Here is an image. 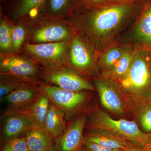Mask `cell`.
Instances as JSON below:
<instances>
[{
    "instance_id": "cell-32",
    "label": "cell",
    "mask_w": 151,
    "mask_h": 151,
    "mask_svg": "<svg viewBox=\"0 0 151 151\" xmlns=\"http://www.w3.org/2000/svg\"><path fill=\"white\" fill-rule=\"evenodd\" d=\"M0 1H1V4H2V5L6 3V0H0Z\"/></svg>"
},
{
    "instance_id": "cell-15",
    "label": "cell",
    "mask_w": 151,
    "mask_h": 151,
    "mask_svg": "<svg viewBox=\"0 0 151 151\" xmlns=\"http://www.w3.org/2000/svg\"><path fill=\"white\" fill-rule=\"evenodd\" d=\"M128 112L141 130L148 134H151V100H144L125 96Z\"/></svg>"
},
{
    "instance_id": "cell-31",
    "label": "cell",
    "mask_w": 151,
    "mask_h": 151,
    "mask_svg": "<svg viewBox=\"0 0 151 151\" xmlns=\"http://www.w3.org/2000/svg\"><path fill=\"white\" fill-rule=\"evenodd\" d=\"M142 0H111L112 1L122 2H134Z\"/></svg>"
},
{
    "instance_id": "cell-5",
    "label": "cell",
    "mask_w": 151,
    "mask_h": 151,
    "mask_svg": "<svg viewBox=\"0 0 151 151\" xmlns=\"http://www.w3.org/2000/svg\"><path fill=\"white\" fill-rule=\"evenodd\" d=\"M100 53L87 40L76 33L70 42L65 66L91 80L101 74L97 64Z\"/></svg>"
},
{
    "instance_id": "cell-28",
    "label": "cell",
    "mask_w": 151,
    "mask_h": 151,
    "mask_svg": "<svg viewBox=\"0 0 151 151\" xmlns=\"http://www.w3.org/2000/svg\"><path fill=\"white\" fill-rule=\"evenodd\" d=\"M122 150L119 149L108 148L102 147L96 143L92 142L84 139L83 145L80 151H121Z\"/></svg>"
},
{
    "instance_id": "cell-13",
    "label": "cell",
    "mask_w": 151,
    "mask_h": 151,
    "mask_svg": "<svg viewBox=\"0 0 151 151\" xmlns=\"http://www.w3.org/2000/svg\"><path fill=\"white\" fill-rule=\"evenodd\" d=\"M88 117L85 112L69 122L63 134L55 138L56 151H80Z\"/></svg>"
},
{
    "instance_id": "cell-1",
    "label": "cell",
    "mask_w": 151,
    "mask_h": 151,
    "mask_svg": "<svg viewBox=\"0 0 151 151\" xmlns=\"http://www.w3.org/2000/svg\"><path fill=\"white\" fill-rule=\"evenodd\" d=\"M146 0L134 2L111 1L94 8L84 6L66 18L76 32L101 52L119 41L140 12Z\"/></svg>"
},
{
    "instance_id": "cell-10",
    "label": "cell",
    "mask_w": 151,
    "mask_h": 151,
    "mask_svg": "<svg viewBox=\"0 0 151 151\" xmlns=\"http://www.w3.org/2000/svg\"><path fill=\"white\" fill-rule=\"evenodd\" d=\"M90 81L98 93L100 103L105 109L122 117L128 114L124 90L118 81L101 75Z\"/></svg>"
},
{
    "instance_id": "cell-27",
    "label": "cell",
    "mask_w": 151,
    "mask_h": 151,
    "mask_svg": "<svg viewBox=\"0 0 151 151\" xmlns=\"http://www.w3.org/2000/svg\"><path fill=\"white\" fill-rule=\"evenodd\" d=\"M1 146V151H29L25 136L7 141Z\"/></svg>"
},
{
    "instance_id": "cell-24",
    "label": "cell",
    "mask_w": 151,
    "mask_h": 151,
    "mask_svg": "<svg viewBox=\"0 0 151 151\" xmlns=\"http://www.w3.org/2000/svg\"><path fill=\"white\" fill-rule=\"evenodd\" d=\"M41 84L24 78L0 74V101L7 94L15 90L37 86Z\"/></svg>"
},
{
    "instance_id": "cell-14",
    "label": "cell",
    "mask_w": 151,
    "mask_h": 151,
    "mask_svg": "<svg viewBox=\"0 0 151 151\" xmlns=\"http://www.w3.org/2000/svg\"><path fill=\"white\" fill-rule=\"evenodd\" d=\"M35 128L37 127L29 116L17 112L4 111L2 115L1 146L7 141L25 136Z\"/></svg>"
},
{
    "instance_id": "cell-33",
    "label": "cell",
    "mask_w": 151,
    "mask_h": 151,
    "mask_svg": "<svg viewBox=\"0 0 151 151\" xmlns=\"http://www.w3.org/2000/svg\"><path fill=\"white\" fill-rule=\"evenodd\" d=\"M11 1V0H6V3H5V4H6V3H8L10 1Z\"/></svg>"
},
{
    "instance_id": "cell-4",
    "label": "cell",
    "mask_w": 151,
    "mask_h": 151,
    "mask_svg": "<svg viewBox=\"0 0 151 151\" xmlns=\"http://www.w3.org/2000/svg\"><path fill=\"white\" fill-rule=\"evenodd\" d=\"M27 42L32 44L70 40L76 34L67 19L45 14L26 23Z\"/></svg>"
},
{
    "instance_id": "cell-2",
    "label": "cell",
    "mask_w": 151,
    "mask_h": 151,
    "mask_svg": "<svg viewBox=\"0 0 151 151\" xmlns=\"http://www.w3.org/2000/svg\"><path fill=\"white\" fill-rule=\"evenodd\" d=\"M137 47L129 70L117 81L125 96L151 100V49Z\"/></svg>"
},
{
    "instance_id": "cell-29",
    "label": "cell",
    "mask_w": 151,
    "mask_h": 151,
    "mask_svg": "<svg viewBox=\"0 0 151 151\" xmlns=\"http://www.w3.org/2000/svg\"><path fill=\"white\" fill-rule=\"evenodd\" d=\"M111 0H83V4L86 8H94L105 4Z\"/></svg>"
},
{
    "instance_id": "cell-12",
    "label": "cell",
    "mask_w": 151,
    "mask_h": 151,
    "mask_svg": "<svg viewBox=\"0 0 151 151\" xmlns=\"http://www.w3.org/2000/svg\"><path fill=\"white\" fill-rule=\"evenodd\" d=\"M48 0H11L1 8L13 22H27L46 14Z\"/></svg>"
},
{
    "instance_id": "cell-35",
    "label": "cell",
    "mask_w": 151,
    "mask_h": 151,
    "mask_svg": "<svg viewBox=\"0 0 151 151\" xmlns=\"http://www.w3.org/2000/svg\"><path fill=\"white\" fill-rule=\"evenodd\" d=\"M123 151V150H122V151Z\"/></svg>"
},
{
    "instance_id": "cell-9",
    "label": "cell",
    "mask_w": 151,
    "mask_h": 151,
    "mask_svg": "<svg viewBox=\"0 0 151 151\" xmlns=\"http://www.w3.org/2000/svg\"><path fill=\"white\" fill-rule=\"evenodd\" d=\"M0 74L43 83L41 79V67L23 52H0Z\"/></svg>"
},
{
    "instance_id": "cell-11",
    "label": "cell",
    "mask_w": 151,
    "mask_h": 151,
    "mask_svg": "<svg viewBox=\"0 0 151 151\" xmlns=\"http://www.w3.org/2000/svg\"><path fill=\"white\" fill-rule=\"evenodd\" d=\"M119 41L151 49V0L145 1L137 17Z\"/></svg>"
},
{
    "instance_id": "cell-23",
    "label": "cell",
    "mask_w": 151,
    "mask_h": 151,
    "mask_svg": "<svg viewBox=\"0 0 151 151\" xmlns=\"http://www.w3.org/2000/svg\"><path fill=\"white\" fill-rule=\"evenodd\" d=\"M127 44V49L112 69L107 73L100 75L117 81L126 74L138 49V47L134 45Z\"/></svg>"
},
{
    "instance_id": "cell-19",
    "label": "cell",
    "mask_w": 151,
    "mask_h": 151,
    "mask_svg": "<svg viewBox=\"0 0 151 151\" xmlns=\"http://www.w3.org/2000/svg\"><path fill=\"white\" fill-rule=\"evenodd\" d=\"M50 103V100L48 97L42 92L37 99L26 109L20 111H5L24 114L33 121L37 128L44 129L45 122L48 112Z\"/></svg>"
},
{
    "instance_id": "cell-17",
    "label": "cell",
    "mask_w": 151,
    "mask_h": 151,
    "mask_svg": "<svg viewBox=\"0 0 151 151\" xmlns=\"http://www.w3.org/2000/svg\"><path fill=\"white\" fill-rule=\"evenodd\" d=\"M84 139L105 147L123 151L128 144V141L122 138L105 130L97 129H87L84 133Z\"/></svg>"
},
{
    "instance_id": "cell-30",
    "label": "cell",
    "mask_w": 151,
    "mask_h": 151,
    "mask_svg": "<svg viewBox=\"0 0 151 151\" xmlns=\"http://www.w3.org/2000/svg\"><path fill=\"white\" fill-rule=\"evenodd\" d=\"M124 151H151V147L138 146L128 141V144Z\"/></svg>"
},
{
    "instance_id": "cell-26",
    "label": "cell",
    "mask_w": 151,
    "mask_h": 151,
    "mask_svg": "<svg viewBox=\"0 0 151 151\" xmlns=\"http://www.w3.org/2000/svg\"><path fill=\"white\" fill-rule=\"evenodd\" d=\"M27 36L26 23L22 22L14 23L12 32L11 52L21 53L23 47L27 42Z\"/></svg>"
},
{
    "instance_id": "cell-20",
    "label": "cell",
    "mask_w": 151,
    "mask_h": 151,
    "mask_svg": "<svg viewBox=\"0 0 151 151\" xmlns=\"http://www.w3.org/2000/svg\"><path fill=\"white\" fill-rule=\"evenodd\" d=\"M127 46V44L118 41L100 52L97 64L101 74L107 73L112 69L124 53Z\"/></svg>"
},
{
    "instance_id": "cell-18",
    "label": "cell",
    "mask_w": 151,
    "mask_h": 151,
    "mask_svg": "<svg viewBox=\"0 0 151 151\" xmlns=\"http://www.w3.org/2000/svg\"><path fill=\"white\" fill-rule=\"evenodd\" d=\"M25 137L29 151H56L55 138L44 129L33 128Z\"/></svg>"
},
{
    "instance_id": "cell-34",
    "label": "cell",
    "mask_w": 151,
    "mask_h": 151,
    "mask_svg": "<svg viewBox=\"0 0 151 151\" xmlns=\"http://www.w3.org/2000/svg\"><path fill=\"white\" fill-rule=\"evenodd\" d=\"M149 135H150V146L151 147V134H150Z\"/></svg>"
},
{
    "instance_id": "cell-3",
    "label": "cell",
    "mask_w": 151,
    "mask_h": 151,
    "mask_svg": "<svg viewBox=\"0 0 151 151\" xmlns=\"http://www.w3.org/2000/svg\"><path fill=\"white\" fill-rule=\"evenodd\" d=\"M87 113L86 129L105 130L138 146L151 147L150 135L143 132L134 121L113 119L98 108Z\"/></svg>"
},
{
    "instance_id": "cell-7",
    "label": "cell",
    "mask_w": 151,
    "mask_h": 151,
    "mask_svg": "<svg viewBox=\"0 0 151 151\" xmlns=\"http://www.w3.org/2000/svg\"><path fill=\"white\" fill-rule=\"evenodd\" d=\"M71 40L37 44L26 42L23 47L22 52L29 56L43 68L65 66Z\"/></svg>"
},
{
    "instance_id": "cell-25",
    "label": "cell",
    "mask_w": 151,
    "mask_h": 151,
    "mask_svg": "<svg viewBox=\"0 0 151 151\" xmlns=\"http://www.w3.org/2000/svg\"><path fill=\"white\" fill-rule=\"evenodd\" d=\"M14 23L0 9V52H12V32Z\"/></svg>"
},
{
    "instance_id": "cell-8",
    "label": "cell",
    "mask_w": 151,
    "mask_h": 151,
    "mask_svg": "<svg viewBox=\"0 0 151 151\" xmlns=\"http://www.w3.org/2000/svg\"><path fill=\"white\" fill-rule=\"evenodd\" d=\"M41 79L45 84L54 85L68 91H96L90 80L65 65L52 68L41 67Z\"/></svg>"
},
{
    "instance_id": "cell-16",
    "label": "cell",
    "mask_w": 151,
    "mask_h": 151,
    "mask_svg": "<svg viewBox=\"0 0 151 151\" xmlns=\"http://www.w3.org/2000/svg\"><path fill=\"white\" fill-rule=\"evenodd\" d=\"M42 92L40 85L22 88L7 94L3 97L1 102L7 105L6 110L20 111L29 107L39 97Z\"/></svg>"
},
{
    "instance_id": "cell-21",
    "label": "cell",
    "mask_w": 151,
    "mask_h": 151,
    "mask_svg": "<svg viewBox=\"0 0 151 151\" xmlns=\"http://www.w3.org/2000/svg\"><path fill=\"white\" fill-rule=\"evenodd\" d=\"M61 111L50 101L44 124V129L53 137H58L63 134L67 125Z\"/></svg>"
},
{
    "instance_id": "cell-22",
    "label": "cell",
    "mask_w": 151,
    "mask_h": 151,
    "mask_svg": "<svg viewBox=\"0 0 151 151\" xmlns=\"http://www.w3.org/2000/svg\"><path fill=\"white\" fill-rule=\"evenodd\" d=\"M83 6V0H48L46 14L66 19Z\"/></svg>"
},
{
    "instance_id": "cell-6",
    "label": "cell",
    "mask_w": 151,
    "mask_h": 151,
    "mask_svg": "<svg viewBox=\"0 0 151 151\" xmlns=\"http://www.w3.org/2000/svg\"><path fill=\"white\" fill-rule=\"evenodd\" d=\"M40 89L50 100L61 111L65 121L70 122L81 115L89 103L90 91L74 92L60 89L54 85L42 83Z\"/></svg>"
}]
</instances>
